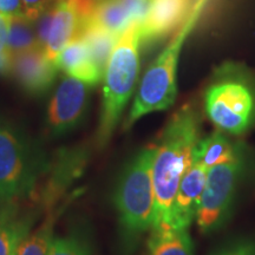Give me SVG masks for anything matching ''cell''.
<instances>
[{
	"mask_svg": "<svg viewBox=\"0 0 255 255\" xmlns=\"http://www.w3.org/2000/svg\"><path fill=\"white\" fill-rule=\"evenodd\" d=\"M89 87L70 76L62 79L49 107V126L53 133L68 132L79 123L88 104Z\"/></svg>",
	"mask_w": 255,
	"mask_h": 255,
	"instance_id": "cell-9",
	"label": "cell"
},
{
	"mask_svg": "<svg viewBox=\"0 0 255 255\" xmlns=\"http://www.w3.org/2000/svg\"><path fill=\"white\" fill-rule=\"evenodd\" d=\"M94 0H57L52 7L50 28L43 52L52 62L81 32Z\"/></svg>",
	"mask_w": 255,
	"mask_h": 255,
	"instance_id": "cell-8",
	"label": "cell"
},
{
	"mask_svg": "<svg viewBox=\"0 0 255 255\" xmlns=\"http://www.w3.org/2000/svg\"><path fill=\"white\" fill-rule=\"evenodd\" d=\"M63 208L47 210L45 219L36 229H32L20 242L15 255H49L53 240V228Z\"/></svg>",
	"mask_w": 255,
	"mask_h": 255,
	"instance_id": "cell-18",
	"label": "cell"
},
{
	"mask_svg": "<svg viewBox=\"0 0 255 255\" xmlns=\"http://www.w3.org/2000/svg\"><path fill=\"white\" fill-rule=\"evenodd\" d=\"M94 1H100V0H94Z\"/></svg>",
	"mask_w": 255,
	"mask_h": 255,
	"instance_id": "cell-27",
	"label": "cell"
},
{
	"mask_svg": "<svg viewBox=\"0 0 255 255\" xmlns=\"http://www.w3.org/2000/svg\"><path fill=\"white\" fill-rule=\"evenodd\" d=\"M131 24V15L122 0H100L95 1L84 18L81 31L84 28H97L121 37Z\"/></svg>",
	"mask_w": 255,
	"mask_h": 255,
	"instance_id": "cell-15",
	"label": "cell"
},
{
	"mask_svg": "<svg viewBox=\"0 0 255 255\" xmlns=\"http://www.w3.org/2000/svg\"><path fill=\"white\" fill-rule=\"evenodd\" d=\"M36 209H24L23 205L0 207V255H15L17 248L32 231Z\"/></svg>",
	"mask_w": 255,
	"mask_h": 255,
	"instance_id": "cell-13",
	"label": "cell"
},
{
	"mask_svg": "<svg viewBox=\"0 0 255 255\" xmlns=\"http://www.w3.org/2000/svg\"><path fill=\"white\" fill-rule=\"evenodd\" d=\"M199 135V114L190 105H184L174 114L155 144L152 162L155 209L151 228L169 227L171 206L181 180L194 163Z\"/></svg>",
	"mask_w": 255,
	"mask_h": 255,
	"instance_id": "cell-1",
	"label": "cell"
},
{
	"mask_svg": "<svg viewBox=\"0 0 255 255\" xmlns=\"http://www.w3.org/2000/svg\"><path fill=\"white\" fill-rule=\"evenodd\" d=\"M210 255H255V240L239 239V240L228 242Z\"/></svg>",
	"mask_w": 255,
	"mask_h": 255,
	"instance_id": "cell-23",
	"label": "cell"
},
{
	"mask_svg": "<svg viewBox=\"0 0 255 255\" xmlns=\"http://www.w3.org/2000/svg\"><path fill=\"white\" fill-rule=\"evenodd\" d=\"M246 164V154L241 146L232 161L208 169L206 186L196 213V221L201 231H215L227 218Z\"/></svg>",
	"mask_w": 255,
	"mask_h": 255,
	"instance_id": "cell-6",
	"label": "cell"
},
{
	"mask_svg": "<svg viewBox=\"0 0 255 255\" xmlns=\"http://www.w3.org/2000/svg\"><path fill=\"white\" fill-rule=\"evenodd\" d=\"M11 15L0 13V75L11 73L12 56L7 50V38L9 25H11Z\"/></svg>",
	"mask_w": 255,
	"mask_h": 255,
	"instance_id": "cell-22",
	"label": "cell"
},
{
	"mask_svg": "<svg viewBox=\"0 0 255 255\" xmlns=\"http://www.w3.org/2000/svg\"><path fill=\"white\" fill-rule=\"evenodd\" d=\"M38 178L26 145L11 130L0 128V207L23 205L36 190Z\"/></svg>",
	"mask_w": 255,
	"mask_h": 255,
	"instance_id": "cell-7",
	"label": "cell"
},
{
	"mask_svg": "<svg viewBox=\"0 0 255 255\" xmlns=\"http://www.w3.org/2000/svg\"><path fill=\"white\" fill-rule=\"evenodd\" d=\"M155 151V145L146 146L127 164L115 193L122 237L129 247L151 228L154 221L152 162Z\"/></svg>",
	"mask_w": 255,
	"mask_h": 255,
	"instance_id": "cell-4",
	"label": "cell"
},
{
	"mask_svg": "<svg viewBox=\"0 0 255 255\" xmlns=\"http://www.w3.org/2000/svg\"><path fill=\"white\" fill-rule=\"evenodd\" d=\"M208 168L194 162L178 186L170 210L169 227L188 228L196 218L201 197L206 186Z\"/></svg>",
	"mask_w": 255,
	"mask_h": 255,
	"instance_id": "cell-11",
	"label": "cell"
},
{
	"mask_svg": "<svg viewBox=\"0 0 255 255\" xmlns=\"http://www.w3.org/2000/svg\"><path fill=\"white\" fill-rule=\"evenodd\" d=\"M122 1L131 15L132 23L141 24L150 9L152 0H122Z\"/></svg>",
	"mask_w": 255,
	"mask_h": 255,
	"instance_id": "cell-25",
	"label": "cell"
},
{
	"mask_svg": "<svg viewBox=\"0 0 255 255\" xmlns=\"http://www.w3.org/2000/svg\"><path fill=\"white\" fill-rule=\"evenodd\" d=\"M205 110L222 131L246 132L255 124V87L237 69H223L207 88Z\"/></svg>",
	"mask_w": 255,
	"mask_h": 255,
	"instance_id": "cell-5",
	"label": "cell"
},
{
	"mask_svg": "<svg viewBox=\"0 0 255 255\" xmlns=\"http://www.w3.org/2000/svg\"><path fill=\"white\" fill-rule=\"evenodd\" d=\"M0 13L11 17L23 14L21 0H0Z\"/></svg>",
	"mask_w": 255,
	"mask_h": 255,
	"instance_id": "cell-26",
	"label": "cell"
},
{
	"mask_svg": "<svg viewBox=\"0 0 255 255\" xmlns=\"http://www.w3.org/2000/svg\"><path fill=\"white\" fill-rule=\"evenodd\" d=\"M139 23H132L114 47L104 71L103 101L97 131V142H109L126 105L135 90L139 73Z\"/></svg>",
	"mask_w": 255,
	"mask_h": 255,
	"instance_id": "cell-3",
	"label": "cell"
},
{
	"mask_svg": "<svg viewBox=\"0 0 255 255\" xmlns=\"http://www.w3.org/2000/svg\"><path fill=\"white\" fill-rule=\"evenodd\" d=\"M78 36H82L83 39L87 41L92 62L98 71L104 76L107 64L120 37L97 28H84L79 32Z\"/></svg>",
	"mask_w": 255,
	"mask_h": 255,
	"instance_id": "cell-19",
	"label": "cell"
},
{
	"mask_svg": "<svg viewBox=\"0 0 255 255\" xmlns=\"http://www.w3.org/2000/svg\"><path fill=\"white\" fill-rule=\"evenodd\" d=\"M57 0H21L23 14L31 21H36L44 12L52 7Z\"/></svg>",
	"mask_w": 255,
	"mask_h": 255,
	"instance_id": "cell-24",
	"label": "cell"
},
{
	"mask_svg": "<svg viewBox=\"0 0 255 255\" xmlns=\"http://www.w3.org/2000/svg\"><path fill=\"white\" fill-rule=\"evenodd\" d=\"M195 0H152L150 9L139 24L141 41L150 43L163 38L182 25Z\"/></svg>",
	"mask_w": 255,
	"mask_h": 255,
	"instance_id": "cell-12",
	"label": "cell"
},
{
	"mask_svg": "<svg viewBox=\"0 0 255 255\" xmlns=\"http://www.w3.org/2000/svg\"><path fill=\"white\" fill-rule=\"evenodd\" d=\"M148 250L149 255H194L193 242L187 228H151Z\"/></svg>",
	"mask_w": 255,
	"mask_h": 255,
	"instance_id": "cell-16",
	"label": "cell"
},
{
	"mask_svg": "<svg viewBox=\"0 0 255 255\" xmlns=\"http://www.w3.org/2000/svg\"><path fill=\"white\" fill-rule=\"evenodd\" d=\"M241 146L232 144V142L221 132H213L206 138L197 142L194 154V162L212 168L232 161L237 156Z\"/></svg>",
	"mask_w": 255,
	"mask_h": 255,
	"instance_id": "cell-17",
	"label": "cell"
},
{
	"mask_svg": "<svg viewBox=\"0 0 255 255\" xmlns=\"http://www.w3.org/2000/svg\"><path fill=\"white\" fill-rule=\"evenodd\" d=\"M33 24L34 21H31L24 14L13 15L11 18L7 38V50L12 58L14 56L38 47L36 28H34Z\"/></svg>",
	"mask_w": 255,
	"mask_h": 255,
	"instance_id": "cell-20",
	"label": "cell"
},
{
	"mask_svg": "<svg viewBox=\"0 0 255 255\" xmlns=\"http://www.w3.org/2000/svg\"><path fill=\"white\" fill-rule=\"evenodd\" d=\"M55 65L70 77L77 78L90 87L97 85L103 77L92 62L87 41L82 36H77L64 47L55 59Z\"/></svg>",
	"mask_w": 255,
	"mask_h": 255,
	"instance_id": "cell-14",
	"label": "cell"
},
{
	"mask_svg": "<svg viewBox=\"0 0 255 255\" xmlns=\"http://www.w3.org/2000/svg\"><path fill=\"white\" fill-rule=\"evenodd\" d=\"M57 66L40 49H33L12 58L11 73L28 95L45 94L56 79Z\"/></svg>",
	"mask_w": 255,
	"mask_h": 255,
	"instance_id": "cell-10",
	"label": "cell"
},
{
	"mask_svg": "<svg viewBox=\"0 0 255 255\" xmlns=\"http://www.w3.org/2000/svg\"><path fill=\"white\" fill-rule=\"evenodd\" d=\"M49 255H91V247L84 235L71 233L62 238H53Z\"/></svg>",
	"mask_w": 255,
	"mask_h": 255,
	"instance_id": "cell-21",
	"label": "cell"
},
{
	"mask_svg": "<svg viewBox=\"0 0 255 255\" xmlns=\"http://www.w3.org/2000/svg\"><path fill=\"white\" fill-rule=\"evenodd\" d=\"M208 1L195 0L186 21L181 25L170 43L146 69L139 82L127 127L132 126L145 115L165 110L174 104L177 95L176 73L181 50Z\"/></svg>",
	"mask_w": 255,
	"mask_h": 255,
	"instance_id": "cell-2",
	"label": "cell"
}]
</instances>
